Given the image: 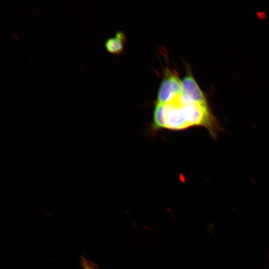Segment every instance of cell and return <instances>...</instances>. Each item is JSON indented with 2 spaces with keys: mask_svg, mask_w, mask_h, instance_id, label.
<instances>
[{
  "mask_svg": "<svg viewBox=\"0 0 269 269\" xmlns=\"http://www.w3.org/2000/svg\"><path fill=\"white\" fill-rule=\"evenodd\" d=\"M179 99L184 114L190 127H203L207 130L213 138L216 139L221 127L208 104L192 102L182 94Z\"/></svg>",
  "mask_w": 269,
  "mask_h": 269,
  "instance_id": "cell-1",
  "label": "cell"
},
{
  "mask_svg": "<svg viewBox=\"0 0 269 269\" xmlns=\"http://www.w3.org/2000/svg\"><path fill=\"white\" fill-rule=\"evenodd\" d=\"M182 93V81L175 72L166 69L159 86L156 103L165 104Z\"/></svg>",
  "mask_w": 269,
  "mask_h": 269,
  "instance_id": "cell-2",
  "label": "cell"
},
{
  "mask_svg": "<svg viewBox=\"0 0 269 269\" xmlns=\"http://www.w3.org/2000/svg\"><path fill=\"white\" fill-rule=\"evenodd\" d=\"M180 95L165 104V129L180 131L191 127L180 103Z\"/></svg>",
  "mask_w": 269,
  "mask_h": 269,
  "instance_id": "cell-3",
  "label": "cell"
},
{
  "mask_svg": "<svg viewBox=\"0 0 269 269\" xmlns=\"http://www.w3.org/2000/svg\"><path fill=\"white\" fill-rule=\"evenodd\" d=\"M181 94L192 102L208 104L206 96L188 69L182 81Z\"/></svg>",
  "mask_w": 269,
  "mask_h": 269,
  "instance_id": "cell-4",
  "label": "cell"
},
{
  "mask_svg": "<svg viewBox=\"0 0 269 269\" xmlns=\"http://www.w3.org/2000/svg\"><path fill=\"white\" fill-rule=\"evenodd\" d=\"M126 39L124 33L122 31H118L114 37H110L106 40L105 48L109 53L119 55L124 51Z\"/></svg>",
  "mask_w": 269,
  "mask_h": 269,
  "instance_id": "cell-5",
  "label": "cell"
},
{
  "mask_svg": "<svg viewBox=\"0 0 269 269\" xmlns=\"http://www.w3.org/2000/svg\"><path fill=\"white\" fill-rule=\"evenodd\" d=\"M165 104L156 103L155 105L152 128L154 130L165 129Z\"/></svg>",
  "mask_w": 269,
  "mask_h": 269,
  "instance_id": "cell-6",
  "label": "cell"
},
{
  "mask_svg": "<svg viewBox=\"0 0 269 269\" xmlns=\"http://www.w3.org/2000/svg\"><path fill=\"white\" fill-rule=\"evenodd\" d=\"M81 265L83 269H99L92 261L85 257H81Z\"/></svg>",
  "mask_w": 269,
  "mask_h": 269,
  "instance_id": "cell-7",
  "label": "cell"
}]
</instances>
